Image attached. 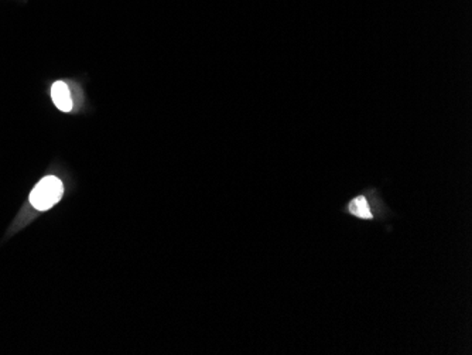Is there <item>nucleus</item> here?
<instances>
[{
    "instance_id": "f257e3e1",
    "label": "nucleus",
    "mask_w": 472,
    "mask_h": 355,
    "mask_svg": "<svg viewBox=\"0 0 472 355\" xmlns=\"http://www.w3.org/2000/svg\"><path fill=\"white\" fill-rule=\"evenodd\" d=\"M341 212L365 223H386L394 217V212L386 204L382 193L373 186L351 197L341 208Z\"/></svg>"
},
{
    "instance_id": "f03ea898",
    "label": "nucleus",
    "mask_w": 472,
    "mask_h": 355,
    "mask_svg": "<svg viewBox=\"0 0 472 355\" xmlns=\"http://www.w3.org/2000/svg\"><path fill=\"white\" fill-rule=\"evenodd\" d=\"M62 183L57 177H44L31 191L30 202L36 209L45 211L59 201V198L62 197Z\"/></svg>"
},
{
    "instance_id": "7ed1b4c3",
    "label": "nucleus",
    "mask_w": 472,
    "mask_h": 355,
    "mask_svg": "<svg viewBox=\"0 0 472 355\" xmlns=\"http://www.w3.org/2000/svg\"><path fill=\"white\" fill-rule=\"evenodd\" d=\"M51 98L54 105L62 111V112H70L73 109V99L70 95L69 85L62 81H57L51 87Z\"/></svg>"
}]
</instances>
